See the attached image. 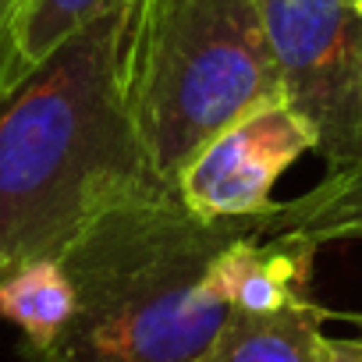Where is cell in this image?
Masks as SVG:
<instances>
[{
	"instance_id": "obj_12",
	"label": "cell",
	"mask_w": 362,
	"mask_h": 362,
	"mask_svg": "<svg viewBox=\"0 0 362 362\" xmlns=\"http://www.w3.org/2000/svg\"><path fill=\"white\" fill-rule=\"evenodd\" d=\"M22 4H25V0H0V47H4V40H8V29L15 25V18H18Z\"/></svg>"
},
{
	"instance_id": "obj_5",
	"label": "cell",
	"mask_w": 362,
	"mask_h": 362,
	"mask_svg": "<svg viewBox=\"0 0 362 362\" xmlns=\"http://www.w3.org/2000/svg\"><path fill=\"white\" fill-rule=\"evenodd\" d=\"M305 149H320V135L291 103L259 107L189 160L177 196L199 221L263 217L277 206L270 189Z\"/></svg>"
},
{
	"instance_id": "obj_2",
	"label": "cell",
	"mask_w": 362,
	"mask_h": 362,
	"mask_svg": "<svg viewBox=\"0 0 362 362\" xmlns=\"http://www.w3.org/2000/svg\"><path fill=\"white\" fill-rule=\"evenodd\" d=\"M263 217L199 221L177 189L107 210L61 256L78 291L71 323L22 362H196L228 316L217 259Z\"/></svg>"
},
{
	"instance_id": "obj_10",
	"label": "cell",
	"mask_w": 362,
	"mask_h": 362,
	"mask_svg": "<svg viewBox=\"0 0 362 362\" xmlns=\"http://www.w3.org/2000/svg\"><path fill=\"white\" fill-rule=\"evenodd\" d=\"M75 305L78 291L61 259H25L0 274V320H11L25 334V348L54 344Z\"/></svg>"
},
{
	"instance_id": "obj_9",
	"label": "cell",
	"mask_w": 362,
	"mask_h": 362,
	"mask_svg": "<svg viewBox=\"0 0 362 362\" xmlns=\"http://www.w3.org/2000/svg\"><path fill=\"white\" fill-rule=\"evenodd\" d=\"M267 231L305 242L313 249L362 238V156L330 167V174L313 192L291 203H277L267 217Z\"/></svg>"
},
{
	"instance_id": "obj_3",
	"label": "cell",
	"mask_w": 362,
	"mask_h": 362,
	"mask_svg": "<svg viewBox=\"0 0 362 362\" xmlns=\"http://www.w3.org/2000/svg\"><path fill=\"white\" fill-rule=\"evenodd\" d=\"M121 86L149 167L174 189L210 139L288 103L252 0H132Z\"/></svg>"
},
{
	"instance_id": "obj_13",
	"label": "cell",
	"mask_w": 362,
	"mask_h": 362,
	"mask_svg": "<svg viewBox=\"0 0 362 362\" xmlns=\"http://www.w3.org/2000/svg\"><path fill=\"white\" fill-rule=\"evenodd\" d=\"M344 4H348V8H355V11L362 15V0H344Z\"/></svg>"
},
{
	"instance_id": "obj_1",
	"label": "cell",
	"mask_w": 362,
	"mask_h": 362,
	"mask_svg": "<svg viewBox=\"0 0 362 362\" xmlns=\"http://www.w3.org/2000/svg\"><path fill=\"white\" fill-rule=\"evenodd\" d=\"M128 8L89 22L0 96V259H61L107 210L174 189L149 167L121 86Z\"/></svg>"
},
{
	"instance_id": "obj_15",
	"label": "cell",
	"mask_w": 362,
	"mask_h": 362,
	"mask_svg": "<svg viewBox=\"0 0 362 362\" xmlns=\"http://www.w3.org/2000/svg\"><path fill=\"white\" fill-rule=\"evenodd\" d=\"M4 267H8V263H4V259H0V270H4Z\"/></svg>"
},
{
	"instance_id": "obj_8",
	"label": "cell",
	"mask_w": 362,
	"mask_h": 362,
	"mask_svg": "<svg viewBox=\"0 0 362 362\" xmlns=\"http://www.w3.org/2000/svg\"><path fill=\"white\" fill-rule=\"evenodd\" d=\"M128 0H25L0 47V96L33 75L61 43Z\"/></svg>"
},
{
	"instance_id": "obj_14",
	"label": "cell",
	"mask_w": 362,
	"mask_h": 362,
	"mask_svg": "<svg viewBox=\"0 0 362 362\" xmlns=\"http://www.w3.org/2000/svg\"><path fill=\"white\" fill-rule=\"evenodd\" d=\"M351 323L358 327V337H362V313H358V316H351Z\"/></svg>"
},
{
	"instance_id": "obj_7",
	"label": "cell",
	"mask_w": 362,
	"mask_h": 362,
	"mask_svg": "<svg viewBox=\"0 0 362 362\" xmlns=\"http://www.w3.org/2000/svg\"><path fill=\"white\" fill-rule=\"evenodd\" d=\"M330 313L309 295L270 313L228 309L196 362H330L323 320Z\"/></svg>"
},
{
	"instance_id": "obj_6",
	"label": "cell",
	"mask_w": 362,
	"mask_h": 362,
	"mask_svg": "<svg viewBox=\"0 0 362 362\" xmlns=\"http://www.w3.org/2000/svg\"><path fill=\"white\" fill-rule=\"evenodd\" d=\"M267 217L235 238L217 259V284L228 309L270 313L309 295L316 249L284 235H270Z\"/></svg>"
},
{
	"instance_id": "obj_11",
	"label": "cell",
	"mask_w": 362,
	"mask_h": 362,
	"mask_svg": "<svg viewBox=\"0 0 362 362\" xmlns=\"http://www.w3.org/2000/svg\"><path fill=\"white\" fill-rule=\"evenodd\" d=\"M330 362H362V337H330Z\"/></svg>"
},
{
	"instance_id": "obj_16",
	"label": "cell",
	"mask_w": 362,
	"mask_h": 362,
	"mask_svg": "<svg viewBox=\"0 0 362 362\" xmlns=\"http://www.w3.org/2000/svg\"><path fill=\"white\" fill-rule=\"evenodd\" d=\"M4 270H8V267H4ZM4 270H0V274H4Z\"/></svg>"
},
{
	"instance_id": "obj_4",
	"label": "cell",
	"mask_w": 362,
	"mask_h": 362,
	"mask_svg": "<svg viewBox=\"0 0 362 362\" xmlns=\"http://www.w3.org/2000/svg\"><path fill=\"white\" fill-rule=\"evenodd\" d=\"M288 103L330 167L362 156V15L344 0H252Z\"/></svg>"
}]
</instances>
